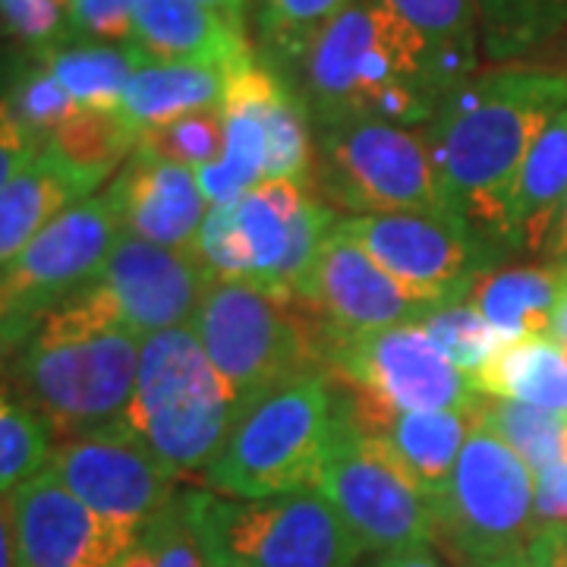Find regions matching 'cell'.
I'll use <instances>...</instances> for the list:
<instances>
[{
  "mask_svg": "<svg viewBox=\"0 0 567 567\" xmlns=\"http://www.w3.org/2000/svg\"><path fill=\"white\" fill-rule=\"evenodd\" d=\"M567 107V73L505 66L451 89L425 123L447 205L480 234L502 240L507 199L533 142Z\"/></svg>",
  "mask_w": 567,
  "mask_h": 567,
  "instance_id": "cell-1",
  "label": "cell"
},
{
  "mask_svg": "<svg viewBox=\"0 0 567 567\" xmlns=\"http://www.w3.org/2000/svg\"><path fill=\"white\" fill-rule=\"evenodd\" d=\"M140 353V334L111 322L76 290L10 357L7 379L54 435L76 439L121 429Z\"/></svg>",
  "mask_w": 567,
  "mask_h": 567,
  "instance_id": "cell-2",
  "label": "cell"
},
{
  "mask_svg": "<svg viewBox=\"0 0 567 567\" xmlns=\"http://www.w3.org/2000/svg\"><path fill=\"white\" fill-rule=\"evenodd\" d=\"M306 99L319 126H425L445 99L423 41L385 0H353L306 51Z\"/></svg>",
  "mask_w": 567,
  "mask_h": 567,
  "instance_id": "cell-3",
  "label": "cell"
},
{
  "mask_svg": "<svg viewBox=\"0 0 567 567\" xmlns=\"http://www.w3.org/2000/svg\"><path fill=\"white\" fill-rule=\"evenodd\" d=\"M338 423L324 372L240 401L205 483L234 498L316 492Z\"/></svg>",
  "mask_w": 567,
  "mask_h": 567,
  "instance_id": "cell-4",
  "label": "cell"
},
{
  "mask_svg": "<svg viewBox=\"0 0 567 567\" xmlns=\"http://www.w3.org/2000/svg\"><path fill=\"white\" fill-rule=\"evenodd\" d=\"M189 328L237 404L328 372L319 324L297 300L256 284L208 281Z\"/></svg>",
  "mask_w": 567,
  "mask_h": 567,
  "instance_id": "cell-5",
  "label": "cell"
},
{
  "mask_svg": "<svg viewBox=\"0 0 567 567\" xmlns=\"http://www.w3.org/2000/svg\"><path fill=\"white\" fill-rule=\"evenodd\" d=\"M181 507L208 567H353L365 551L319 492H183Z\"/></svg>",
  "mask_w": 567,
  "mask_h": 567,
  "instance_id": "cell-6",
  "label": "cell"
},
{
  "mask_svg": "<svg viewBox=\"0 0 567 567\" xmlns=\"http://www.w3.org/2000/svg\"><path fill=\"white\" fill-rule=\"evenodd\" d=\"M234 410V391L189 324L142 338L136 391L123 425L174 473H196L212 464Z\"/></svg>",
  "mask_w": 567,
  "mask_h": 567,
  "instance_id": "cell-7",
  "label": "cell"
},
{
  "mask_svg": "<svg viewBox=\"0 0 567 567\" xmlns=\"http://www.w3.org/2000/svg\"><path fill=\"white\" fill-rule=\"evenodd\" d=\"M435 543L466 567L527 551L539 529L536 476L476 406L447 492L432 505Z\"/></svg>",
  "mask_w": 567,
  "mask_h": 567,
  "instance_id": "cell-8",
  "label": "cell"
},
{
  "mask_svg": "<svg viewBox=\"0 0 567 567\" xmlns=\"http://www.w3.org/2000/svg\"><path fill=\"white\" fill-rule=\"evenodd\" d=\"M312 181L331 205L350 215L447 212L425 126L353 121L319 126Z\"/></svg>",
  "mask_w": 567,
  "mask_h": 567,
  "instance_id": "cell-9",
  "label": "cell"
},
{
  "mask_svg": "<svg viewBox=\"0 0 567 567\" xmlns=\"http://www.w3.org/2000/svg\"><path fill=\"white\" fill-rule=\"evenodd\" d=\"M121 237L107 196L70 205L0 268V357H13L63 300L92 281Z\"/></svg>",
  "mask_w": 567,
  "mask_h": 567,
  "instance_id": "cell-10",
  "label": "cell"
},
{
  "mask_svg": "<svg viewBox=\"0 0 567 567\" xmlns=\"http://www.w3.org/2000/svg\"><path fill=\"white\" fill-rule=\"evenodd\" d=\"M334 230L363 246L406 297L429 309L470 300L492 259L483 234L447 212L347 215Z\"/></svg>",
  "mask_w": 567,
  "mask_h": 567,
  "instance_id": "cell-11",
  "label": "cell"
},
{
  "mask_svg": "<svg viewBox=\"0 0 567 567\" xmlns=\"http://www.w3.org/2000/svg\"><path fill=\"white\" fill-rule=\"evenodd\" d=\"M316 492L365 551L388 555L435 543L432 505L353 429L341 404Z\"/></svg>",
  "mask_w": 567,
  "mask_h": 567,
  "instance_id": "cell-12",
  "label": "cell"
},
{
  "mask_svg": "<svg viewBox=\"0 0 567 567\" xmlns=\"http://www.w3.org/2000/svg\"><path fill=\"white\" fill-rule=\"evenodd\" d=\"M324 363L350 391L398 410H470L480 401L473 379L447 360L420 324H391L334 338Z\"/></svg>",
  "mask_w": 567,
  "mask_h": 567,
  "instance_id": "cell-13",
  "label": "cell"
},
{
  "mask_svg": "<svg viewBox=\"0 0 567 567\" xmlns=\"http://www.w3.org/2000/svg\"><path fill=\"white\" fill-rule=\"evenodd\" d=\"M48 470L82 505L136 533L174 502L177 473L126 425L63 439L51 451Z\"/></svg>",
  "mask_w": 567,
  "mask_h": 567,
  "instance_id": "cell-14",
  "label": "cell"
},
{
  "mask_svg": "<svg viewBox=\"0 0 567 567\" xmlns=\"http://www.w3.org/2000/svg\"><path fill=\"white\" fill-rule=\"evenodd\" d=\"M208 281L189 252L145 244L121 230L102 271L80 293L111 322L148 338L193 322Z\"/></svg>",
  "mask_w": 567,
  "mask_h": 567,
  "instance_id": "cell-15",
  "label": "cell"
},
{
  "mask_svg": "<svg viewBox=\"0 0 567 567\" xmlns=\"http://www.w3.org/2000/svg\"><path fill=\"white\" fill-rule=\"evenodd\" d=\"M227 208L244 249L246 284L278 297H293L338 221L328 205L290 181L259 183Z\"/></svg>",
  "mask_w": 567,
  "mask_h": 567,
  "instance_id": "cell-16",
  "label": "cell"
},
{
  "mask_svg": "<svg viewBox=\"0 0 567 567\" xmlns=\"http://www.w3.org/2000/svg\"><path fill=\"white\" fill-rule=\"evenodd\" d=\"M290 300H297L306 316L319 324L324 344L391 324H420L432 312L429 306L406 297L363 246L338 230L328 234L319 259L297 284Z\"/></svg>",
  "mask_w": 567,
  "mask_h": 567,
  "instance_id": "cell-17",
  "label": "cell"
},
{
  "mask_svg": "<svg viewBox=\"0 0 567 567\" xmlns=\"http://www.w3.org/2000/svg\"><path fill=\"white\" fill-rule=\"evenodd\" d=\"M17 567H114L140 533L95 514L44 466L10 492Z\"/></svg>",
  "mask_w": 567,
  "mask_h": 567,
  "instance_id": "cell-18",
  "label": "cell"
},
{
  "mask_svg": "<svg viewBox=\"0 0 567 567\" xmlns=\"http://www.w3.org/2000/svg\"><path fill=\"white\" fill-rule=\"evenodd\" d=\"M341 406L353 429L429 505L445 495L470 435L476 404L470 410H398L379 398L347 388Z\"/></svg>",
  "mask_w": 567,
  "mask_h": 567,
  "instance_id": "cell-19",
  "label": "cell"
},
{
  "mask_svg": "<svg viewBox=\"0 0 567 567\" xmlns=\"http://www.w3.org/2000/svg\"><path fill=\"white\" fill-rule=\"evenodd\" d=\"M104 196L114 205L123 234L181 252H189L208 212L196 171L136 152Z\"/></svg>",
  "mask_w": 567,
  "mask_h": 567,
  "instance_id": "cell-20",
  "label": "cell"
},
{
  "mask_svg": "<svg viewBox=\"0 0 567 567\" xmlns=\"http://www.w3.org/2000/svg\"><path fill=\"white\" fill-rule=\"evenodd\" d=\"M275 73L256 61L230 70L221 99L224 152L221 158L196 171L205 203L218 205L244 196L246 189L265 183L268 164V130H265V99Z\"/></svg>",
  "mask_w": 567,
  "mask_h": 567,
  "instance_id": "cell-21",
  "label": "cell"
},
{
  "mask_svg": "<svg viewBox=\"0 0 567 567\" xmlns=\"http://www.w3.org/2000/svg\"><path fill=\"white\" fill-rule=\"evenodd\" d=\"M133 48L145 61L203 63L221 70L252 61L246 29L230 25L196 0H136Z\"/></svg>",
  "mask_w": 567,
  "mask_h": 567,
  "instance_id": "cell-22",
  "label": "cell"
},
{
  "mask_svg": "<svg viewBox=\"0 0 567 567\" xmlns=\"http://www.w3.org/2000/svg\"><path fill=\"white\" fill-rule=\"evenodd\" d=\"M567 196V107L533 142L507 199L502 244L546 256L551 230Z\"/></svg>",
  "mask_w": 567,
  "mask_h": 567,
  "instance_id": "cell-23",
  "label": "cell"
},
{
  "mask_svg": "<svg viewBox=\"0 0 567 567\" xmlns=\"http://www.w3.org/2000/svg\"><path fill=\"white\" fill-rule=\"evenodd\" d=\"M567 290V265H524L486 271L470 303L476 306L505 341L517 338H548L555 309Z\"/></svg>",
  "mask_w": 567,
  "mask_h": 567,
  "instance_id": "cell-24",
  "label": "cell"
},
{
  "mask_svg": "<svg viewBox=\"0 0 567 567\" xmlns=\"http://www.w3.org/2000/svg\"><path fill=\"white\" fill-rule=\"evenodd\" d=\"M227 76L230 70H221V66L142 61L123 92V121L142 133V130L181 121L186 114L218 107Z\"/></svg>",
  "mask_w": 567,
  "mask_h": 567,
  "instance_id": "cell-25",
  "label": "cell"
},
{
  "mask_svg": "<svg viewBox=\"0 0 567 567\" xmlns=\"http://www.w3.org/2000/svg\"><path fill=\"white\" fill-rule=\"evenodd\" d=\"M385 3L423 41L435 82L442 85L445 95L476 73L480 44H483L476 0H385Z\"/></svg>",
  "mask_w": 567,
  "mask_h": 567,
  "instance_id": "cell-26",
  "label": "cell"
},
{
  "mask_svg": "<svg viewBox=\"0 0 567 567\" xmlns=\"http://www.w3.org/2000/svg\"><path fill=\"white\" fill-rule=\"evenodd\" d=\"M480 398L567 410V357L551 338H517L492 353L476 375Z\"/></svg>",
  "mask_w": 567,
  "mask_h": 567,
  "instance_id": "cell-27",
  "label": "cell"
},
{
  "mask_svg": "<svg viewBox=\"0 0 567 567\" xmlns=\"http://www.w3.org/2000/svg\"><path fill=\"white\" fill-rule=\"evenodd\" d=\"M89 199L82 186L51 155L41 152L0 189V268L17 259L70 205Z\"/></svg>",
  "mask_w": 567,
  "mask_h": 567,
  "instance_id": "cell-28",
  "label": "cell"
},
{
  "mask_svg": "<svg viewBox=\"0 0 567 567\" xmlns=\"http://www.w3.org/2000/svg\"><path fill=\"white\" fill-rule=\"evenodd\" d=\"M136 140L140 133L123 121L121 111L76 107L41 142V152L61 164L85 196H92L136 152Z\"/></svg>",
  "mask_w": 567,
  "mask_h": 567,
  "instance_id": "cell-29",
  "label": "cell"
},
{
  "mask_svg": "<svg viewBox=\"0 0 567 567\" xmlns=\"http://www.w3.org/2000/svg\"><path fill=\"white\" fill-rule=\"evenodd\" d=\"M39 58L48 63V70L58 76L73 102L95 111H121L123 92L133 80L136 66L145 61L133 44H102V41L54 44L41 51Z\"/></svg>",
  "mask_w": 567,
  "mask_h": 567,
  "instance_id": "cell-30",
  "label": "cell"
},
{
  "mask_svg": "<svg viewBox=\"0 0 567 567\" xmlns=\"http://www.w3.org/2000/svg\"><path fill=\"white\" fill-rule=\"evenodd\" d=\"M476 413L517 451V457L529 466L533 476L555 466H567V410L480 398Z\"/></svg>",
  "mask_w": 567,
  "mask_h": 567,
  "instance_id": "cell-31",
  "label": "cell"
},
{
  "mask_svg": "<svg viewBox=\"0 0 567 567\" xmlns=\"http://www.w3.org/2000/svg\"><path fill=\"white\" fill-rule=\"evenodd\" d=\"M480 39L492 61H514L567 29V0H476Z\"/></svg>",
  "mask_w": 567,
  "mask_h": 567,
  "instance_id": "cell-32",
  "label": "cell"
},
{
  "mask_svg": "<svg viewBox=\"0 0 567 567\" xmlns=\"http://www.w3.org/2000/svg\"><path fill=\"white\" fill-rule=\"evenodd\" d=\"M51 451V425L13 391L0 388V498L39 476Z\"/></svg>",
  "mask_w": 567,
  "mask_h": 567,
  "instance_id": "cell-33",
  "label": "cell"
},
{
  "mask_svg": "<svg viewBox=\"0 0 567 567\" xmlns=\"http://www.w3.org/2000/svg\"><path fill=\"white\" fill-rule=\"evenodd\" d=\"M221 107L196 111V114H186L181 121L164 123V126H155V130H142L140 140H136V155L183 164L189 171L215 164L221 158Z\"/></svg>",
  "mask_w": 567,
  "mask_h": 567,
  "instance_id": "cell-34",
  "label": "cell"
},
{
  "mask_svg": "<svg viewBox=\"0 0 567 567\" xmlns=\"http://www.w3.org/2000/svg\"><path fill=\"white\" fill-rule=\"evenodd\" d=\"M420 328L432 338V344L470 379L492 360V353L498 347L505 344V338L483 319V312L473 303L432 309L420 322Z\"/></svg>",
  "mask_w": 567,
  "mask_h": 567,
  "instance_id": "cell-35",
  "label": "cell"
},
{
  "mask_svg": "<svg viewBox=\"0 0 567 567\" xmlns=\"http://www.w3.org/2000/svg\"><path fill=\"white\" fill-rule=\"evenodd\" d=\"M353 0H262V35L284 58H306L328 22Z\"/></svg>",
  "mask_w": 567,
  "mask_h": 567,
  "instance_id": "cell-36",
  "label": "cell"
},
{
  "mask_svg": "<svg viewBox=\"0 0 567 567\" xmlns=\"http://www.w3.org/2000/svg\"><path fill=\"white\" fill-rule=\"evenodd\" d=\"M7 99L13 104L22 126L39 142L48 140L80 107L66 95V89L58 82V76L48 70V63L41 61V58L32 66H20L13 73L10 89H7Z\"/></svg>",
  "mask_w": 567,
  "mask_h": 567,
  "instance_id": "cell-37",
  "label": "cell"
},
{
  "mask_svg": "<svg viewBox=\"0 0 567 567\" xmlns=\"http://www.w3.org/2000/svg\"><path fill=\"white\" fill-rule=\"evenodd\" d=\"M114 567H208L199 543L186 524L181 498H174L142 527L136 546L123 555Z\"/></svg>",
  "mask_w": 567,
  "mask_h": 567,
  "instance_id": "cell-38",
  "label": "cell"
},
{
  "mask_svg": "<svg viewBox=\"0 0 567 567\" xmlns=\"http://www.w3.org/2000/svg\"><path fill=\"white\" fill-rule=\"evenodd\" d=\"M0 25L41 54L61 44L66 7L61 0H0Z\"/></svg>",
  "mask_w": 567,
  "mask_h": 567,
  "instance_id": "cell-39",
  "label": "cell"
},
{
  "mask_svg": "<svg viewBox=\"0 0 567 567\" xmlns=\"http://www.w3.org/2000/svg\"><path fill=\"white\" fill-rule=\"evenodd\" d=\"M133 7L136 0H70L66 25L102 44H133Z\"/></svg>",
  "mask_w": 567,
  "mask_h": 567,
  "instance_id": "cell-40",
  "label": "cell"
},
{
  "mask_svg": "<svg viewBox=\"0 0 567 567\" xmlns=\"http://www.w3.org/2000/svg\"><path fill=\"white\" fill-rule=\"evenodd\" d=\"M41 155V142L22 126L7 92H0V189Z\"/></svg>",
  "mask_w": 567,
  "mask_h": 567,
  "instance_id": "cell-41",
  "label": "cell"
},
{
  "mask_svg": "<svg viewBox=\"0 0 567 567\" xmlns=\"http://www.w3.org/2000/svg\"><path fill=\"white\" fill-rule=\"evenodd\" d=\"M529 567H567V527H539L527 546Z\"/></svg>",
  "mask_w": 567,
  "mask_h": 567,
  "instance_id": "cell-42",
  "label": "cell"
},
{
  "mask_svg": "<svg viewBox=\"0 0 567 567\" xmlns=\"http://www.w3.org/2000/svg\"><path fill=\"white\" fill-rule=\"evenodd\" d=\"M375 567H445L442 558L432 551V546H413L401 551H388Z\"/></svg>",
  "mask_w": 567,
  "mask_h": 567,
  "instance_id": "cell-43",
  "label": "cell"
},
{
  "mask_svg": "<svg viewBox=\"0 0 567 567\" xmlns=\"http://www.w3.org/2000/svg\"><path fill=\"white\" fill-rule=\"evenodd\" d=\"M0 567H17V539H13L10 495L0 498Z\"/></svg>",
  "mask_w": 567,
  "mask_h": 567,
  "instance_id": "cell-44",
  "label": "cell"
},
{
  "mask_svg": "<svg viewBox=\"0 0 567 567\" xmlns=\"http://www.w3.org/2000/svg\"><path fill=\"white\" fill-rule=\"evenodd\" d=\"M196 3H203L208 10H215L221 20H227L230 25H237V29H246V0H196Z\"/></svg>",
  "mask_w": 567,
  "mask_h": 567,
  "instance_id": "cell-45",
  "label": "cell"
},
{
  "mask_svg": "<svg viewBox=\"0 0 567 567\" xmlns=\"http://www.w3.org/2000/svg\"><path fill=\"white\" fill-rule=\"evenodd\" d=\"M546 256H548V262L567 265V196H565V205H561V215H558V224H555V230H551V240H548Z\"/></svg>",
  "mask_w": 567,
  "mask_h": 567,
  "instance_id": "cell-46",
  "label": "cell"
},
{
  "mask_svg": "<svg viewBox=\"0 0 567 567\" xmlns=\"http://www.w3.org/2000/svg\"><path fill=\"white\" fill-rule=\"evenodd\" d=\"M548 338L561 347L567 357V290H565V297H561V303H558V309H555V319H551V331H548Z\"/></svg>",
  "mask_w": 567,
  "mask_h": 567,
  "instance_id": "cell-47",
  "label": "cell"
},
{
  "mask_svg": "<svg viewBox=\"0 0 567 567\" xmlns=\"http://www.w3.org/2000/svg\"><path fill=\"white\" fill-rule=\"evenodd\" d=\"M470 567H529V561H527V551H520V555L488 558V561H480V565H470Z\"/></svg>",
  "mask_w": 567,
  "mask_h": 567,
  "instance_id": "cell-48",
  "label": "cell"
},
{
  "mask_svg": "<svg viewBox=\"0 0 567 567\" xmlns=\"http://www.w3.org/2000/svg\"><path fill=\"white\" fill-rule=\"evenodd\" d=\"M7 70H10V61H7V54H0V80L7 76Z\"/></svg>",
  "mask_w": 567,
  "mask_h": 567,
  "instance_id": "cell-49",
  "label": "cell"
},
{
  "mask_svg": "<svg viewBox=\"0 0 567 567\" xmlns=\"http://www.w3.org/2000/svg\"><path fill=\"white\" fill-rule=\"evenodd\" d=\"M61 3H63V7H66V3H70V0H61Z\"/></svg>",
  "mask_w": 567,
  "mask_h": 567,
  "instance_id": "cell-50",
  "label": "cell"
}]
</instances>
